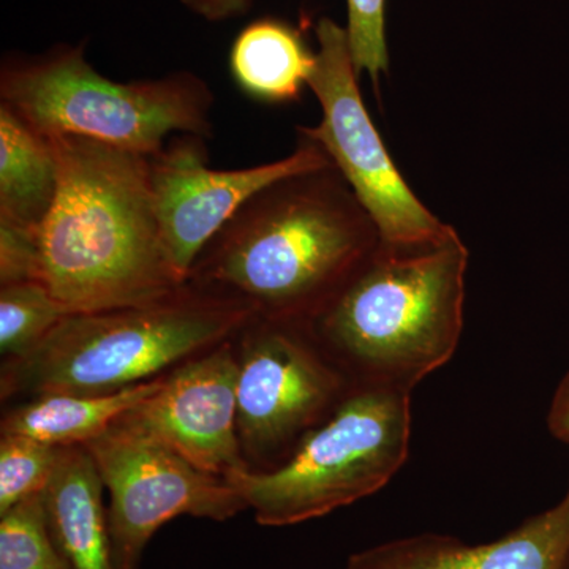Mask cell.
Returning <instances> with one entry per match:
<instances>
[{"mask_svg": "<svg viewBox=\"0 0 569 569\" xmlns=\"http://www.w3.org/2000/svg\"><path fill=\"white\" fill-rule=\"evenodd\" d=\"M163 377L108 395H44L11 408L2 419V433L24 436L54 447H84L103 436L146 397Z\"/></svg>", "mask_w": 569, "mask_h": 569, "instance_id": "cell-15", "label": "cell"}, {"mask_svg": "<svg viewBox=\"0 0 569 569\" xmlns=\"http://www.w3.org/2000/svg\"><path fill=\"white\" fill-rule=\"evenodd\" d=\"M66 317L43 283L6 284L0 290V350L10 359L28 355Z\"/></svg>", "mask_w": 569, "mask_h": 569, "instance_id": "cell-17", "label": "cell"}, {"mask_svg": "<svg viewBox=\"0 0 569 569\" xmlns=\"http://www.w3.org/2000/svg\"><path fill=\"white\" fill-rule=\"evenodd\" d=\"M59 162L39 228V280L73 313L141 307L187 287L164 247L149 157L81 137H48Z\"/></svg>", "mask_w": 569, "mask_h": 569, "instance_id": "cell-2", "label": "cell"}, {"mask_svg": "<svg viewBox=\"0 0 569 569\" xmlns=\"http://www.w3.org/2000/svg\"><path fill=\"white\" fill-rule=\"evenodd\" d=\"M0 569H71L52 537L43 492L0 515Z\"/></svg>", "mask_w": 569, "mask_h": 569, "instance_id": "cell-18", "label": "cell"}, {"mask_svg": "<svg viewBox=\"0 0 569 569\" xmlns=\"http://www.w3.org/2000/svg\"><path fill=\"white\" fill-rule=\"evenodd\" d=\"M467 268L458 231L422 249L380 244L307 326L351 383L413 392L458 350Z\"/></svg>", "mask_w": 569, "mask_h": 569, "instance_id": "cell-3", "label": "cell"}, {"mask_svg": "<svg viewBox=\"0 0 569 569\" xmlns=\"http://www.w3.org/2000/svg\"><path fill=\"white\" fill-rule=\"evenodd\" d=\"M59 187L50 138L0 103V217L39 230Z\"/></svg>", "mask_w": 569, "mask_h": 569, "instance_id": "cell-16", "label": "cell"}, {"mask_svg": "<svg viewBox=\"0 0 569 569\" xmlns=\"http://www.w3.org/2000/svg\"><path fill=\"white\" fill-rule=\"evenodd\" d=\"M257 316L239 299L192 284L153 305L73 313L3 367V397L108 395L159 378L194 353L220 346Z\"/></svg>", "mask_w": 569, "mask_h": 569, "instance_id": "cell-4", "label": "cell"}, {"mask_svg": "<svg viewBox=\"0 0 569 569\" xmlns=\"http://www.w3.org/2000/svg\"><path fill=\"white\" fill-rule=\"evenodd\" d=\"M0 103L44 137H81L141 156L162 151L174 134L212 137L213 93L192 71L152 80L112 81L93 69L84 44L7 56Z\"/></svg>", "mask_w": 569, "mask_h": 569, "instance_id": "cell-5", "label": "cell"}, {"mask_svg": "<svg viewBox=\"0 0 569 569\" xmlns=\"http://www.w3.org/2000/svg\"><path fill=\"white\" fill-rule=\"evenodd\" d=\"M329 164L325 149L299 134L298 146L284 159L241 170H213L203 138L174 134L162 151L149 157V170L157 219L176 269L189 282L204 247L250 198L288 176Z\"/></svg>", "mask_w": 569, "mask_h": 569, "instance_id": "cell-10", "label": "cell"}, {"mask_svg": "<svg viewBox=\"0 0 569 569\" xmlns=\"http://www.w3.org/2000/svg\"><path fill=\"white\" fill-rule=\"evenodd\" d=\"M84 447L110 493L108 523L118 569H140L156 531L179 516L223 522L247 509L227 479L200 470L123 419Z\"/></svg>", "mask_w": 569, "mask_h": 569, "instance_id": "cell-8", "label": "cell"}, {"mask_svg": "<svg viewBox=\"0 0 569 569\" xmlns=\"http://www.w3.org/2000/svg\"><path fill=\"white\" fill-rule=\"evenodd\" d=\"M351 387L309 326L254 316L239 356V438L253 455L284 460Z\"/></svg>", "mask_w": 569, "mask_h": 569, "instance_id": "cell-9", "label": "cell"}, {"mask_svg": "<svg viewBox=\"0 0 569 569\" xmlns=\"http://www.w3.org/2000/svg\"><path fill=\"white\" fill-rule=\"evenodd\" d=\"M181 3L204 21L224 22L249 13L253 0H181Z\"/></svg>", "mask_w": 569, "mask_h": 569, "instance_id": "cell-22", "label": "cell"}, {"mask_svg": "<svg viewBox=\"0 0 569 569\" xmlns=\"http://www.w3.org/2000/svg\"><path fill=\"white\" fill-rule=\"evenodd\" d=\"M239 358L230 343L190 359L123 421L216 477L247 468L238 430Z\"/></svg>", "mask_w": 569, "mask_h": 569, "instance_id": "cell-11", "label": "cell"}, {"mask_svg": "<svg viewBox=\"0 0 569 569\" xmlns=\"http://www.w3.org/2000/svg\"><path fill=\"white\" fill-rule=\"evenodd\" d=\"M37 277L39 230L0 217V283L32 282Z\"/></svg>", "mask_w": 569, "mask_h": 569, "instance_id": "cell-21", "label": "cell"}, {"mask_svg": "<svg viewBox=\"0 0 569 569\" xmlns=\"http://www.w3.org/2000/svg\"><path fill=\"white\" fill-rule=\"evenodd\" d=\"M104 485L86 447H63L43 490L52 537L71 569H118Z\"/></svg>", "mask_w": 569, "mask_h": 569, "instance_id": "cell-13", "label": "cell"}, {"mask_svg": "<svg viewBox=\"0 0 569 569\" xmlns=\"http://www.w3.org/2000/svg\"><path fill=\"white\" fill-rule=\"evenodd\" d=\"M346 31L359 77L366 73L376 88L389 70L387 37L388 0H346Z\"/></svg>", "mask_w": 569, "mask_h": 569, "instance_id": "cell-20", "label": "cell"}, {"mask_svg": "<svg viewBox=\"0 0 569 569\" xmlns=\"http://www.w3.org/2000/svg\"><path fill=\"white\" fill-rule=\"evenodd\" d=\"M411 421L410 391L353 383L280 466L247 467L224 479L261 526L323 518L373 496L399 473L410 452Z\"/></svg>", "mask_w": 569, "mask_h": 569, "instance_id": "cell-6", "label": "cell"}, {"mask_svg": "<svg viewBox=\"0 0 569 569\" xmlns=\"http://www.w3.org/2000/svg\"><path fill=\"white\" fill-rule=\"evenodd\" d=\"M335 164L272 182L204 247L189 284L268 320L310 323L380 249Z\"/></svg>", "mask_w": 569, "mask_h": 569, "instance_id": "cell-1", "label": "cell"}, {"mask_svg": "<svg viewBox=\"0 0 569 569\" xmlns=\"http://www.w3.org/2000/svg\"><path fill=\"white\" fill-rule=\"evenodd\" d=\"M568 560L569 482L559 503L496 541L468 545L449 535H413L353 553L346 569H565Z\"/></svg>", "mask_w": 569, "mask_h": 569, "instance_id": "cell-12", "label": "cell"}, {"mask_svg": "<svg viewBox=\"0 0 569 569\" xmlns=\"http://www.w3.org/2000/svg\"><path fill=\"white\" fill-rule=\"evenodd\" d=\"M550 436L569 447V370L553 392L548 413Z\"/></svg>", "mask_w": 569, "mask_h": 569, "instance_id": "cell-23", "label": "cell"}, {"mask_svg": "<svg viewBox=\"0 0 569 569\" xmlns=\"http://www.w3.org/2000/svg\"><path fill=\"white\" fill-rule=\"evenodd\" d=\"M233 81L257 102H298L317 66V50L291 22L258 18L236 36L228 58Z\"/></svg>", "mask_w": 569, "mask_h": 569, "instance_id": "cell-14", "label": "cell"}, {"mask_svg": "<svg viewBox=\"0 0 569 569\" xmlns=\"http://www.w3.org/2000/svg\"><path fill=\"white\" fill-rule=\"evenodd\" d=\"M63 447L36 438L2 433L0 440V515L43 492Z\"/></svg>", "mask_w": 569, "mask_h": 569, "instance_id": "cell-19", "label": "cell"}, {"mask_svg": "<svg viewBox=\"0 0 569 569\" xmlns=\"http://www.w3.org/2000/svg\"><path fill=\"white\" fill-rule=\"evenodd\" d=\"M317 66L309 89L321 108L316 127L298 134L325 149L369 213L381 247L413 250L440 244L456 230L426 208L396 167L359 89L346 26L323 17L316 26Z\"/></svg>", "mask_w": 569, "mask_h": 569, "instance_id": "cell-7", "label": "cell"}, {"mask_svg": "<svg viewBox=\"0 0 569 569\" xmlns=\"http://www.w3.org/2000/svg\"><path fill=\"white\" fill-rule=\"evenodd\" d=\"M565 569H569V560H568V565H567V568H565Z\"/></svg>", "mask_w": 569, "mask_h": 569, "instance_id": "cell-24", "label": "cell"}]
</instances>
